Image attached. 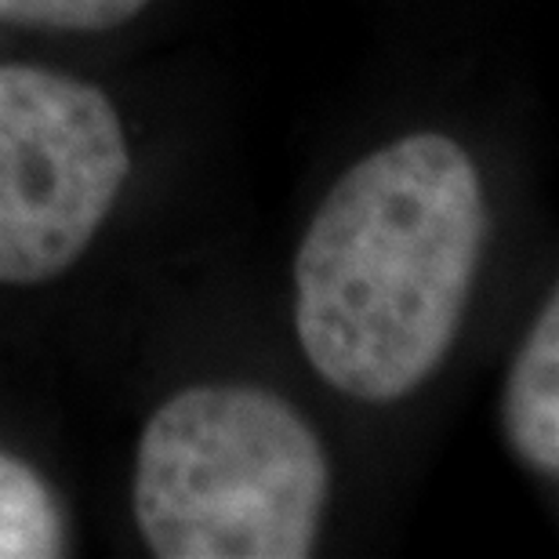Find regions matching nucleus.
Here are the masks:
<instances>
[{
    "label": "nucleus",
    "mask_w": 559,
    "mask_h": 559,
    "mask_svg": "<svg viewBox=\"0 0 559 559\" xmlns=\"http://www.w3.org/2000/svg\"><path fill=\"white\" fill-rule=\"evenodd\" d=\"M128 175L124 128L95 84L0 66V284H44L70 270Z\"/></svg>",
    "instance_id": "nucleus-3"
},
{
    "label": "nucleus",
    "mask_w": 559,
    "mask_h": 559,
    "mask_svg": "<svg viewBox=\"0 0 559 559\" xmlns=\"http://www.w3.org/2000/svg\"><path fill=\"white\" fill-rule=\"evenodd\" d=\"M490 233L484 178L436 131L353 164L295 259V328L323 382L393 404L451 353Z\"/></svg>",
    "instance_id": "nucleus-1"
},
{
    "label": "nucleus",
    "mask_w": 559,
    "mask_h": 559,
    "mask_svg": "<svg viewBox=\"0 0 559 559\" xmlns=\"http://www.w3.org/2000/svg\"><path fill=\"white\" fill-rule=\"evenodd\" d=\"M506 436L534 473H559V298L549 295L506 385Z\"/></svg>",
    "instance_id": "nucleus-4"
},
{
    "label": "nucleus",
    "mask_w": 559,
    "mask_h": 559,
    "mask_svg": "<svg viewBox=\"0 0 559 559\" xmlns=\"http://www.w3.org/2000/svg\"><path fill=\"white\" fill-rule=\"evenodd\" d=\"M331 465L312 425L254 385H193L145 421L135 520L160 559H306Z\"/></svg>",
    "instance_id": "nucleus-2"
},
{
    "label": "nucleus",
    "mask_w": 559,
    "mask_h": 559,
    "mask_svg": "<svg viewBox=\"0 0 559 559\" xmlns=\"http://www.w3.org/2000/svg\"><path fill=\"white\" fill-rule=\"evenodd\" d=\"M62 552L66 520L51 487L0 451V559H59Z\"/></svg>",
    "instance_id": "nucleus-5"
},
{
    "label": "nucleus",
    "mask_w": 559,
    "mask_h": 559,
    "mask_svg": "<svg viewBox=\"0 0 559 559\" xmlns=\"http://www.w3.org/2000/svg\"><path fill=\"white\" fill-rule=\"evenodd\" d=\"M150 0H0V22L40 29L103 33L139 15Z\"/></svg>",
    "instance_id": "nucleus-6"
}]
</instances>
